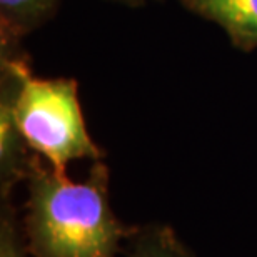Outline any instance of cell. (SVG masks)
Listing matches in <instances>:
<instances>
[{"mask_svg": "<svg viewBox=\"0 0 257 257\" xmlns=\"http://www.w3.org/2000/svg\"><path fill=\"white\" fill-rule=\"evenodd\" d=\"M191 14L224 30L240 52L257 49V0H179Z\"/></svg>", "mask_w": 257, "mask_h": 257, "instance_id": "277c9868", "label": "cell"}, {"mask_svg": "<svg viewBox=\"0 0 257 257\" xmlns=\"http://www.w3.org/2000/svg\"><path fill=\"white\" fill-rule=\"evenodd\" d=\"M125 257H197L179 237L172 225L149 222L137 225L127 239Z\"/></svg>", "mask_w": 257, "mask_h": 257, "instance_id": "8992f818", "label": "cell"}, {"mask_svg": "<svg viewBox=\"0 0 257 257\" xmlns=\"http://www.w3.org/2000/svg\"><path fill=\"white\" fill-rule=\"evenodd\" d=\"M62 0H0V40L22 42L57 14Z\"/></svg>", "mask_w": 257, "mask_h": 257, "instance_id": "5b68a950", "label": "cell"}, {"mask_svg": "<svg viewBox=\"0 0 257 257\" xmlns=\"http://www.w3.org/2000/svg\"><path fill=\"white\" fill-rule=\"evenodd\" d=\"M0 257H35L25 240L20 209L12 197L0 199Z\"/></svg>", "mask_w": 257, "mask_h": 257, "instance_id": "52a82bcc", "label": "cell"}, {"mask_svg": "<svg viewBox=\"0 0 257 257\" xmlns=\"http://www.w3.org/2000/svg\"><path fill=\"white\" fill-rule=\"evenodd\" d=\"M0 77L12 92V107L25 142L57 172L75 161H102L92 139L74 77H39L22 42L0 40Z\"/></svg>", "mask_w": 257, "mask_h": 257, "instance_id": "7a4b0ae2", "label": "cell"}, {"mask_svg": "<svg viewBox=\"0 0 257 257\" xmlns=\"http://www.w3.org/2000/svg\"><path fill=\"white\" fill-rule=\"evenodd\" d=\"M20 220L35 257H119L137 225L124 224L110 207V172L92 162L82 181H70L37 156L27 179Z\"/></svg>", "mask_w": 257, "mask_h": 257, "instance_id": "6da1fadb", "label": "cell"}, {"mask_svg": "<svg viewBox=\"0 0 257 257\" xmlns=\"http://www.w3.org/2000/svg\"><path fill=\"white\" fill-rule=\"evenodd\" d=\"M37 154L29 147L14 115L9 82L0 77V199L12 197L14 189L25 182Z\"/></svg>", "mask_w": 257, "mask_h": 257, "instance_id": "3957f363", "label": "cell"}, {"mask_svg": "<svg viewBox=\"0 0 257 257\" xmlns=\"http://www.w3.org/2000/svg\"><path fill=\"white\" fill-rule=\"evenodd\" d=\"M109 2H115V4H122L125 7H142L149 2H161V0H109Z\"/></svg>", "mask_w": 257, "mask_h": 257, "instance_id": "ba28073f", "label": "cell"}]
</instances>
